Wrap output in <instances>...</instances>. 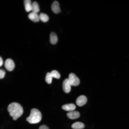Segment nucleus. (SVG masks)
I'll use <instances>...</instances> for the list:
<instances>
[{"mask_svg":"<svg viewBox=\"0 0 129 129\" xmlns=\"http://www.w3.org/2000/svg\"><path fill=\"white\" fill-rule=\"evenodd\" d=\"M7 110L10 116L14 120H16L20 117L23 113V109L19 104L16 102H12L8 106Z\"/></svg>","mask_w":129,"mask_h":129,"instance_id":"f257e3e1","label":"nucleus"},{"mask_svg":"<svg viewBox=\"0 0 129 129\" xmlns=\"http://www.w3.org/2000/svg\"><path fill=\"white\" fill-rule=\"evenodd\" d=\"M42 118V114L36 108H32L31 110L29 116L26 120L31 124H35L38 123Z\"/></svg>","mask_w":129,"mask_h":129,"instance_id":"f03ea898","label":"nucleus"},{"mask_svg":"<svg viewBox=\"0 0 129 129\" xmlns=\"http://www.w3.org/2000/svg\"><path fill=\"white\" fill-rule=\"evenodd\" d=\"M68 79L71 86H76L80 83V81L79 78L73 73L69 74Z\"/></svg>","mask_w":129,"mask_h":129,"instance_id":"7ed1b4c3","label":"nucleus"},{"mask_svg":"<svg viewBox=\"0 0 129 129\" xmlns=\"http://www.w3.org/2000/svg\"><path fill=\"white\" fill-rule=\"evenodd\" d=\"M4 66L5 68L9 71H12L15 67L14 61L10 59H7L5 61Z\"/></svg>","mask_w":129,"mask_h":129,"instance_id":"20e7f679","label":"nucleus"},{"mask_svg":"<svg viewBox=\"0 0 129 129\" xmlns=\"http://www.w3.org/2000/svg\"><path fill=\"white\" fill-rule=\"evenodd\" d=\"M71 85L68 78H66L62 84L63 90L66 93H69L71 89Z\"/></svg>","mask_w":129,"mask_h":129,"instance_id":"39448f33","label":"nucleus"},{"mask_svg":"<svg viewBox=\"0 0 129 129\" xmlns=\"http://www.w3.org/2000/svg\"><path fill=\"white\" fill-rule=\"evenodd\" d=\"M87 101L86 97L84 95H82L78 97L76 100V102L77 105L81 107L85 104Z\"/></svg>","mask_w":129,"mask_h":129,"instance_id":"423d86ee","label":"nucleus"},{"mask_svg":"<svg viewBox=\"0 0 129 129\" xmlns=\"http://www.w3.org/2000/svg\"><path fill=\"white\" fill-rule=\"evenodd\" d=\"M51 9L53 12L55 14H58L61 11L59 7V4L56 1H54L51 6Z\"/></svg>","mask_w":129,"mask_h":129,"instance_id":"0eeeda50","label":"nucleus"},{"mask_svg":"<svg viewBox=\"0 0 129 129\" xmlns=\"http://www.w3.org/2000/svg\"><path fill=\"white\" fill-rule=\"evenodd\" d=\"M67 115L70 119H73L79 118L80 116V114L78 111H73L68 113Z\"/></svg>","mask_w":129,"mask_h":129,"instance_id":"6e6552de","label":"nucleus"},{"mask_svg":"<svg viewBox=\"0 0 129 129\" xmlns=\"http://www.w3.org/2000/svg\"><path fill=\"white\" fill-rule=\"evenodd\" d=\"M28 17L30 19L34 22H37L40 20L39 15L35 13L32 12L28 14Z\"/></svg>","mask_w":129,"mask_h":129,"instance_id":"1a4fd4ad","label":"nucleus"},{"mask_svg":"<svg viewBox=\"0 0 129 129\" xmlns=\"http://www.w3.org/2000/svg\"><path fill=\"white\" fill-rule=\"evenodd\" d=\"M62 108L64 110L70 112L74 111L76 108V106L73 104L70 103L63 105Z\"/></svg>","mask_w":129,"mask_h":129,"instance_id":"9d476101","label":"nucleus"},{"mask_svg":"<svg viewBox=\"0 0 129 129\" xmlns=\"http://www.w3.org/2000/svg\"><path fill=\"white\" fill-rule=\"evenodd\" d=\"M58 38L56 34L54 32H52L50 35V42L53 45L56 44L58 42Z\"/></svg>","mask_w":129,"mask_h":129,"instance_id":"9b49d317","label":"nucleus"},{"mask_svg":"<svg viewBox=\"0 0 129 129\" xmlns=\"http://www.w3.org/2000/svg\"><path fill=\"white\" fill-rule=\"evenodd\" d=\"M25 10L27 12L32 11V3L30 0H25L24 1Z\"/></svg>","mask_w":129,"mask_h":129,"instance_id":"f8f14e48","label":"nucleus"},{"mask_svg":"<svg viewBox=\"0 0 129 129\" xmlns=\"http://www.w3.org/2000/svg\"><path fill=\"white\" fill-rule=\"evenodd\" d=\"M85 127L84 124L80 122H75L72 124V128L73 129H82Z\"/></svg>","mask_w":129,"mask_h":129,"instance_id":"ddd939ff","label":"nucleus"},{"mask_svg":"<svg viewBox=\"0 0 129 129\" xmlns=\"http://www.w3.org/2000/svg\"><path fill=\"white\" fill-rule=\"evenodd\" d=\"M40 8L38 4L36 1H34L32 3V12L37 13L40 11Z\"/></svg>","mask_w":129,"mask_h":129,"instance_id":"4468645a","label":"nucleus"},{"mask_svg":"<svg viewBox=\"0 0 129 129\" xmlns=\"http://www.w3.org/2000/svg\"><path fill=\"white\" fill-rule=\"evenodd\" d=\"M39 15L40 20L43 22H47L49 20L48 16L45 13H41Z\"/></svg>","mask_w":129,"mask_h":129,"instance_id":"2eb2a0df","label":"nucleus"},{"mask_svg":"<svg viewBox=\"0 0 129 129\" xmlns=\"http://www.w3.org/2000/svg\"><path fill=\"white\" fill-rule=\"evenodd\" d=\"M52 78L53 77L50 72H48L46 75L45 81L48 84H50L52 82Z\"/></svg>","mask_w":129,"mask_h":129,"instance_id":"dca6fc26","label":"nucleus"},{"mask_svg":"<svg viewBox=\"0 0 129 129\" xmlns=\"http://www.w3.org/2000/svg\"><path fill=\"white\" fill-rule=\"evenodd\" d=\"M53 77H54L56 79H59L60 77V75L59 72L55 70H52L50 72Z\"/></svg>","mask_w":129,"mask_h":129,"instance_id":"f3484780","label":"nucleus"},{"mask_svg":"<svg viewBox=\"0 0 129 129\" xmlns=\"http://www.w3.org/2000/svg\"><path fill=\"white\" fill-rule=\"evenodd\" d=\"M5 74V72L4 70L2 69L0 70V78L3 79L4 77Z\"/></svg>","mask_w":129,"mask_h":129,"instance_id":"a211bd4d","label":"nucleus"},{"mask_svg":"<svg viewBox=\"0 0 129 129\" xmlns=\"http://www.w3.org/2000/svg\"><path fill=\"white\" fill-rule=\"evenodd\" d=\"M38 129H49L45 125H43L40 126Z\"/></svg>","mask_w":129,"mask_h":129,"instance_id":"6ab92c4d","label":"nucleus"},{"mask_svg":"<svg viewBox=\"0 0 129 129\" xmlns=\"http://www.w3.org/2000/svg\"><path fill=\"white\" fill-rule=\"evenodd\" d=\"M3 62L2 58L0 57V66L1 67L3 64Z\"/></svg>","mask_w":129,"mask_h":129,"instance_id":"aec40b11","label":"nucleus"}]
</instances>
